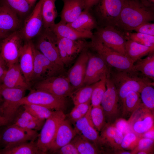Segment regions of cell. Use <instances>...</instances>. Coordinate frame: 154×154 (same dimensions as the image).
<instances>
[{"mask_svg": "<svg viewBox=\"0 0 154 154\" xmlns=\"http://www.w3.org/2000/svg\"><path fill=\"white\" fill-rule=\"evenodd\" d=\"M43 0H39L25 21L20 32L23 39L31 40L40 32L43 27L41 10Z\"/></svg>", "mask_w": 154, "mask_h": 154, "instance_id": "ac0fdd59", "label": "cell"}, {"mask_svg": "<svg viewBox=\"0 0 154 154\" xmlns=\"http://www.w3.org/2000/svg\"><path fill=\"white\" fill-rule=\"evenodd\" d=\"M96 82L84 86L74 91L69 96L74 106L86 103L91 100L93 89Z\"/></svg>", "mask_w": 154, "mask_h": 154, "instance_id": "e575fe53", "label": "cell"}, {"mask_svg": "<svg viewBox=\"0 0 154 154\" xmlns=\"http://www.w3.org/2000/svg\"><path fill=\"white\" fill-rule=\"evenodd\" d=\"M35 48L31 40L26 41L22 47L19 60L21 72L27 82L30 84L33 72Z\"/></svg>", "mask_w": 154, "mask_h": 154, "instance_id": "44dd1931", "label": "cell"}, {"mask_svg": "<svg viewBox=\"0 0 154 154\" xmlns=\"http://www.w3.org/2000/svg\"><path fill=\"white\" fill-rule=\"evenodd\" d=\"M112 123L118 130L121 132L124 136L130 132L129 125L127 120L122 118H117Z\"/></svg>", "mask_w": 154, "mask_h": 154, "instance_id": "bcb514c9", "label": "cell"}, {"mask_svg": "<svg viewBox=\"0 0 154 154\" xmlns=\"http://www.w3.org/2000/svg\"><path fill=\"white\" fill-rule=\"evenodd\" d=\"M56 0H43L41 12L43 21V27L46 31L52 32L55 24L57 12L55 5Z\"/></svg>", "mask_w": 154, "mask_h": 154, "instance_id": "f1b7e54d", "label": "cell"}, {"mask_svg": "<svg viewBox=\"0 0 154 154\" xmlns=\"http://www.w3.org/2000/svg\"><path fill=\"white\" fill-rule=\"evenodd\" d=\"M154 8L147 7L139 0H125L115 27L124 33L140 25L154 20Z\"/></svg>", "mask_w": 154, "mask_h": 154, "instance_id": "6da1fadb", "label": "cell"}, {"mask_svg": "<svg viewBox=\"0 0 154 154\" xmlns=\"http://www.w3.org/2000/svg\"><path fill=\"white\" fill-rule=\"evenodd\" d=\"M153 148L140 151L137 154H149L153 153Z\"/></svg>", "mask_w": 154, "mask_h": 154, "instance_id": "11a10c76", "label": "cell"}, {"mask_svg": "<svg viewBox=\"0 0 154 154\" xmlns=\"http://www.w3.org/2000/svg\"><path fill=\"white\" fill-rule=\"evenodd\" d=\"M91 105L90 100L86 103L74 106L69 114L70 119L75 123L86 115Z\"/></svg>", "mask_w": 154, "mask_h": 154, "instance_id": "60d3db41", "label": "cell"}, {"mask_svg": "<svg viewBox=\"0 0 154 154\" xmlns=\"http://www.w3.org/2000/svg\"><path fill=\"white\" fill-rule=\"evenodd\" d=\"M140 135L142 138H148L154 140V126Z\"/></svg>", "mask_w": 154, "mask_h": 154, "instance_id": "f907efd6", "label": "cell"}, {"mask_svg": "<svg viewBox=\"0 0 154 154\" xmlns=\"http://www.w3.org/2000/svg\"><path fill=\"white\" fill-rule=\"evenodd\" d=\"M135 62L131 70L139 72L146 77L154 80V53L149 54L144 59H139Z\"/></svg>", "mask_w": 154, "mask_h": 154, "instance_id": "1f68e13d", "label": "cell"}, {"mask_svg": "<svg viewBox=\"0 0 154 154\" xmlns=\"http://www.w3.org/2000/svg\"><path fill=\"white\" fill-rule=\"evenodd\" d=\"M32 104L46 107L53 111H63L66 108L65 99L56 97L45 91L35 89L31 90L29 94L19 102L20 106Z\"/></svg>", "mask_w": 154, "mask_h": 154, "instance_id": "5b68a950", "label": "cell"}, {"mask_svg": "<svg viewBox=\"0 0 154 154\" xmlns=\"http://www.w3.org/2000/svg\"><path fill=\"white\" fill-rule=\"evenodd\" d=\"M154 140L141 137L137 146L130 151L131 154H136L141 151L153 148Z\"/></svg>", "mask_w": 154, "mask_h": 154, "instance_id": "ee69618b", "label": "cell"}, {"mask_svg": "<svg viewBox=\"0 0 154 154\" xmlns=\"http://www.w3.org/2000/svg\"><path fill=\"white\" fill-rule=\"evenodd\" d=\"M125 0H99L96 11L103 26L114 27L119 16Z\"/></svg>", "mask_w": 154, "mask_h": 154, "instance_id": "ba28073f", "label": "cell"}, {"mask_svg": "<svg viewBox=\"0 0 154 154\" xmlns=\"http://www.w3.org/2000/svg\"><path fill=\"white\" fill-rule=\"evenodd\" d=\"M10 121L6 117L0 115V127L7 125Z\"/></svg>", "mask_w": 154, "mask_h": 154, "instance_id": "db71d44e", "label": "cell"}, {"mask_svg": "<svg viewBox=\"0 0 154 154\" xmlns=\"http://www.w3.org/2000/svg\"><path fill=\"white\" fill-rule=\"evenodd\" d=\"M86 50L79 54L74 64L67 73L66 76L74 90L84 85L89 58L88 52Z\"/></svg>", "mask_w": 154, "mask_h": 154, "instance_id": "d6986e66", "label": "cell"}, {"mask_svg": "<svg viewBox=\"0 0 154 154\" xmlns=\"http://www.w3.org/2000/svg\"><path fill=\"white\" fill-rule=\"evenodd\" d=\"M0 90L3 100L2 108L3 116L11 122L15 118L19 107V102L24 96L27 89L7 88L0 84Z\"/></svg>", "mask_w": 154, "mask_h": 154, "instance_id": "30bf717a", "label": "cell"}, {"mask_svg": "<svg viewBox=\"0 0 154 154\" xmlns=\"http://www.w3.org/2000/svg\"><path fill=\"white\" fill-rule=\"evenodd\" d=\"M52 32L57 37L64 38L73 40L91 38L93 36L92 31L80 32L61 21L55 24Z\"/></svg>", "mask_w": 154, "mask_h": 154, "instance_id": "4316f807", "label": "cell"}, {"mask_svg": "<svg viewBox=\"0 0 154 154\" xmlns=\"http://www.w3.org/2000/svg\"><path fill=\"white\" fill-rule=\"evenodd\" d=\"M154 86L149 85L143 88L140 93L143 104L147 108L153 112L154 109Z\"/></svg>", "mask_w": 154, "mask_h": 154, "instance_id": "ab89813d", "label": "cell"}, {"mask_svg": "<svg viewBox=\"0 0 154 154\" xmlns=\"http://www.w3.org/2000/svg\"><path fill=\"white\" fill-rule=\"evenodd\" d=\"M2 40H0V53L1 51V42H2Z\"/></svg>", "mask_w": 154, "mask_h": 154, "instance_id": "91938a15", "label": "cell"}, {"mask_svg": "<svg viewBox=\"0 0 154 154\" xmlns=\"http://www.w3.org/2000/svg\"><path fill=\"white\" fill-rule=\"evenodd\" d=\"M1 149L0 148V150H1Z\"/></svg>", "mask_w": 154, "mask_h": 154, "instance_id": "94428289", "label": "cell"}, {"mask_svg": "<svg viewBox=\"0 0 154 154\" xmlns=\"http://www.w3.org/2000/svg\"><path fill=\"white\" fill-rule=\"evenodd\" d=\"M133 30L137 32L154 36V24L145 22L136 27Z\"/></svg>", "mask_w": 154, "mask_h": 154, "instance_id": "f6af8a7d", "label": "cell"}, {"mask_svg": "<svg viewBox=\"0 0 154 154\" xmlns=\"http://www.w3.org/2000/svg\"><path fill=\"white\" fill-rule=\"evenodd\" d=\"M141 103L139 93L133 91L128 92L122 102L123 116L131 114L139 106Z\"/></svg>", "mask_w": 154, "mask_h": 154, "instance_id": "836d02e7", "label": "cell"}, {"mask_svg": "<svg viewBox=\"0 0 154 154\" xmlns=\"http://www.w3.org/2000/svg\"><path fill=\"white\" fill-rule=\"evenodd\" d=\"M22 74L19 64H13L8 67L1 84L7 88L29 89L30 84L27 82Z\"/></svg>", "mask_w": 154, "mask_h": 154, "instance_id": "cb8c5ba5", "label": "cell"}, {"mask_svg": "<svg viewBox=\"0 0 154 154\" xmlns=\"http://www.w3.org/2000/svg\"><path fill=\"white\" fill-rule=\"evenodd\" d=\"M92 107L91 105L86 115L75 122L74 128L77 134L82 135L95 144L99 149L98 141L100 135L91 119L90 112Z\"/></svg>", "mask_w": 154, "mask_h": 154, "instance_id": "603a6c76", "label": "cell"}, {"mask_svg": "<svg viewBox=\"0 0 154 154\" xmlns=\"http://www.w3.org/2000/svg\"><path fill=\"white\" fill-rule=\"evenodd\" d=\"M141 137L133 132H129L123 137L121 145V147L125 150L132 151L137 145Z\"/></svg>", "mask_w": 154, "mask_h": 154, "instance_id": "b9f144b4", "label": "cell"}, {"mask_svg": "<svg viewBox=\"0 0 154 154\" xmlns=\"http://www.w3.org/2000/svg\"><path fill=\"white\" fill-rule=\"evenodd\" d=\"M77 134L70 122L66 118L60 124L48 151L53 153L70 143Z\"/></svg>", "mask_w": 154, "mask_h": 154, "instance_id": "7402d4cb", "label": "cell"}, {"mask_svg": "<svg viewBox=\"0 0 154 154\" xmlns=\"http://www.w3.org/2000/svg\"><path fill=\"white\" fill-rule=\"evenodd\" d=\"M145 6L150 8H154V0H139Z\"/></svg>", "mask_w": 154, "mask_h": 154, "instance_id": "f5cc1de1", "label": "cell"}, {"mask_svg": "<svg viewBox=\"0 0 154 154\" xmlns=\"http://www.w3.org/2000/svg\"><path fill=\"white\" fill-rule=\"evenodd\" d=\"M13 124L19 127L29 133L33 135H38L37 131L29 129L26 120L21 117L18 116L15 119H14V121Z\"/></svg>", "mask_w": 154, "mask_h": 154, "instance_id": "c3c4849f", "label": "cell"}, {"mask_svg": "<svg viewBox=\"0 0 154 154\" xmlns=\"http://www.w3.org/2000/svg\"><path fill=\"white\" fill-rule=\"evenodd\" d=\"M107 76L96 82L93 89L91 99V105L92 107L101 105L102 97L106 89Z\"/></svg>", "mask_w": 154, "mask_h": 154, "instance_id": "74e56055", "label": "cell"}, {"mask_svg": "<svg viewBox=\"0 0 154 154\" xmlns=\"http://www.w3.org/2000/svg\"><path fill=\"white\" fill-rule=\"evenodd\" d=\"M77 31L82 32L91 31L97 27V22L89 11L84 10L72 22L66 23Z\"/></svg>", "mask_w": 154, "mask_h": 154, "instance_id": "f546056e", "label": "cell"}, {"mask_svg": "<svg viewBox=\"0 0 154 154\" xmlns=\"http://www.w3.org/2000/svg\"><path fill=\"white\" fill-rule=\"evenodd\" d=\"M99 0H84V10L89 11L98 3Z\"/></svg>", "mask_w": 154, "mask_h": 154, "instance_id": "816d5d0a", "label": "cell"}, {"mask_svg": "<svg viewBox=\"0 0 154 154\" xmlns=\"http://www.w3.org/2000/svg\"><path fill=\"white\" fill-rule=\"evenodd\" d=\"M95 35L106 46L125 55V33L115 27L107 26L98 28Z\"/></svg>", "mask_w": 154, "mask_h": 154, "instance_id": "4fadbf2b", "label": "cell"}, {"mask_svg": "<svg viewBox=\"0 0 154 154\" xmlns=\"http://www.w3.org/2000/svg\"><path fill=\"white\" fill-rule=\"evenodd\" d=\"M31 6L32 7L35 4L37 0H27Z\"/></svg>", "mask_w": 154, "mask_h": 154, "instance_id": "680465c9", "label": "cell"}, {"mask_svg": "<svg viewBox=\"0 0 154 154\" xmlns=\"http://www.w3.org/2000/svg\"><path fill=\"white\" fill-rule=\"evenodd\" d=\"M34 89L45 91L64 99L69 96L74 91L67 76L62 74L35 82Z\"/></svg>", "mask_w": 154, "mask_h": 154, "instance_id": "8992f818", "label": "cell"}, {"mask_svg": "<svg viewBox=\"0 0 154 154\" xmlns=\"http://www.w3.org/2000/svg\"><path fill=\"white\" fill-rule=\"evenodd\" d=\"M17 13L5 2L0 5V30L7 33L16 31L20 25Z\"/></svg>", "mask_w": 154, "mask_h": 154, "instance_id": "d4e9b609", "label": "cell"}, {"mask_svg": "<svg viewBox=\"0 0 154 154\" xmlns=\"http://www.w3.org/2000/svg\"><path fill=\"white\" fill-rule=\"evenodd\" d=\"M88 43L91 48L101 57L109 66L119 70H131L134 64L126 56L106 46L96 35Z\"/></svg>", "mask_w": 154, "mask_h": 154, "instance_id": "3957f363", "label": "cell"}, {"mask_svg": "<svg viewBox=\"0 0 154 154\" xmlns=\"http://www.w3.org/2000/svg\"><path fill=\"white\" fill-rule=\"evenodd\" d=\"M87 63L83 86L96 83L106 76L110 68L104 60L97 54L88 52Z\"/></svg>", "mask_w": 154, "mask_h": 154, "instance_id": "9a60e30c", "label": "cell"}, {"mask_svg": "<svg viewBox=\"0 0 154 154\" xmlns=\"http://www.w3.org/2000/svg\"><path fill=\"white\" fill-rule=\"evenodd\" d=\"M54 153L59 154H79L75 146L71 142L61 147Z\"/></svg>", "mask_w": 154, "mask_h": 154, "instance_id": "7dc6e473", "label": "cell"}, {"mask_svg": "<svg viewBox=\"0 0 154 154\" xmlns=\"http://www.w3.org/2000/svg\"><path fill=\"white\" fill-rule=\"evenodd\" d=\"M126 40L129 39L148 46H154V36L138 32L125 33Z\"/></svg>", "mask_w": 154, "mask_h": 154, "instance_id": "f35d334b", "label": "cell"}, {"mask_svg": "<svg viewBox=\"0 0 154 154\" xmlns=\"http://www.w3.org/2000/svg\"><path fill=\"white\" fill-rule=\"evenodd\" d=\"M56 37L60 57L64 66H68L78 55L88 48V43L84 39L73 40Z\"/></svg>", "mask_w": 154, "mask_h": 154, "instance_id": "7c38bea8", "label": "cell"}, {"mask_svg": "<svg viewBox=\"0 0 154 154\" xmlns=\"http://www.w3.org/2000/svg\"><path fill=\"white\" fill-rule=\"evenodd\" d=\"M5 2L17 13L21 15L27 13L32 7L27 0H5Z\"/></svg>", "mask_w": 154, "mask_h": 154, "instance_id": "7bdbcfd3", "label": "cell"}, {"mask_svg": "<svg viewBox=\"0 0 154 154\" xmlns=\"http://www.w3.org/2000/svg\"><path fill=\"white\" fill-rule=\"evenodd\" d=\"M3 102V98L0 90V115L3 116L2 112V105Z\"/></svg>", "mask_w": 154, "mask_h": 154, "instance_id": "9f6ffc18", "label": "cell"}, {"mask_svg": "<svg viewBox=\"0 0 154 154\" xmlns=\"http://www.w3.org/2000/svg\"><path fill=\"white\" fill-rule=\"evenodd\" d=\"M23 39L20 32L15 31L2 40L0 53L8 68L18 63Z\"/></svg>", "mask_w": 154, "mask_h": 154, "instance_id": "8fae6325", "label": "cell"}, {"mask_svg": "<svg viewBox=\"0 0 154 154\" xmlns=\"http://www.w3.org/2000/svg\"><path fill=\"white\" fill-rule=\"evenodd\" d=\"M38 135L29 133L13 124L6 127L0 133V147L2 146V149L8 148L24 142L34 141Z\"/></svg>", "mask_w": 154, "mask_h": 154, "instance_id": "2e32d148", "label": "cell"}, {"mask_svg": "<svg viewBox=\"0 0 154 154\" xmlns=\"http://www.w3.org/2000/svg\"><path fill=\"white\" fill-rule=\"evenodd\" d=\"M154 46H146L132 40H127L125 44V56L134 64L148 54L154 53Z\"/></svg>", "mask_w": 154, "mask_h": 154, "instance_id": "83f0119b", "label": "cell"}, {"mask_svg": "<svg viewBox=\"0 0 154 154\" xmlns=\"http://www.w3.org/2000/svg\"><path fill=\"white\" fill-rule=\"evenodd\" d=\"M109 75L122 103L129 92L133 91L140 93L145 86H154V82L151 79L137 71L119 70L116 69L114 70L110 68Z\"/></svg>", "mask_w": 154, "mask_h": 154, "instance_id": "7a4b0ae2", "label": "cell"}, {"mask_svg": "<svg viewBox=\"0 0 154 154\" xmlns=\"http://www.w3.org/2000/svg\"><path fill=\"white\" fill-rule=\"evenodd\" d=\"M8 69V67L0 53V84L3 78Z\"/></svg>", "mask_w": 154, "mask_h": 154, "instance_id": "681fc988", "label": "cell"}, {"mask_svg": "<svg viewBox=\"0 0 154 154\" xmlns=\"http://www.w3.org/2000/svg\"><path fill=\"white\" fill-rule=\"evenodd\" d=\"M36 142L34 141L26 142L6 149H2L0 154H41Z\"/></svg>", "mask_w": 154, "mask_h": 154, "instance_id": "d6a6232c", "label": "cell"}, {"mask_svg": "<svg viewBox=\"0 0 154 154\" xmlns=\"http://www.w3.org/2000/svg\"><path fill=\"white\" fill-rule=\"evenodd\" d=\"M63 6L60 15V21L71 23L80 15L85 8L84 0H62Z\"/></svg>", "mask_w": 154, "mask_h": 154, "instance_id": "484cf974", "label": "cell"}, {"mask_svg": "<svg viewBox=\"0 0 154 154\" xmlns=\"http://www.w3.org/2000/svg\"><path fill=\"white\" fill-rule=\"evenodd\" d=\"M36 48L50 61L64 69L59 52L57 38L52 32L45 31L39 38Z\"/></svg>", "mask_w": 154, "mask_h": 154, "instance_id": "e0dca14e", "label": "cell"}, {"mask_svg": "<svg viewBox=\"0 0 154 154\" xmlns=\"http://www.w3.org/2000/svg\"><path fill=\"white\" fill-rule=\"evenodd\" d=\"M90 115L93 124L98 131H100L107 123L103 108L100 105L92 107Z\"/></svg>", "mask_w": 154, "mask_h": 154, "instance_id": "8d00e7d4", "label": "cell"}, {"mask_svg": "<svg viewBox=\"0 0 154 154\" xmlns=\"http://www.w3.org/2000/svg\"><path fill=\"white\" fill-rule=\"evenodd\" d=\"M66 117L63 111H54L53 114L46 120L36 142L37 147L42 154L48 151L58 127Z\"/></svg>", "mask_w": 154, "mask_h": 154, "instance_id": "277c9868", "label": "cell"}, {"mask_svg": "<svg viewBox=\"0 0 154 154\" xmlns=\"http://www.w3.org/2000/svg\"><path fill=\"white\" fill-rule=\"evenodd\" d=\"M22 106L24 110L37 118L43 120H46L54 111L45 107L36 104H26Z\"/></svg>", "mask_w": 154, "mask_h": 154, "instance_id": "d590c367", "label": "cell"}, {"mask_svg": "<svg viewBox=\"0 0 154 154\" xmlns=\"http://www.w3.org/2000/svg\"><path fill=\"white\" fill-rule=\"evenodd\" d=\"M130 132L139 135L154 126V114L142 103L127 120Z\"/></svg>", "mask_w": 154, "mask_h": 154, "instance_id": "5bb4252c", "label": "cell"}, {"mask_svg": "<svg viewBox=\"0 0 154 154\" xmlns=\"http://www.w3.org/2000/svg\"><path fill=\"white\" fill-rule=\"evenodd\" d=\"M64 71V69L50 61L35 47L31 84L62 74Z\"/></svg>", "mask_w": 154, "mask_h": 154, "instance_id": "52a82bcc", "label": "cell"}, {"mask_svg": "<svg viewBox=\"0 0 154 154\" xmlns=\"http://www.w3.org/2000/svg\"><path fill=\"white\" fill-rule=\"evenodd\" d=\"M100 131L98 143L101 151L103 147L113 150L114 152L122 149L121 145L124 136L112 123H107Z\"/></svg>", "mask_w": 154, "mask_h": 154, "instance_id": "ffe728a7", "label": "cell"}, {"mask_svg": "<svg viewBox=\"0 0 154 154\" xmlns=\"http://www.w3.org/2000/svg\"><path fill=\"white\" fill-rule=\"evenodd\" d=\"M70 142L75 146L79 154H96L102 152L95 144L81 134H77Z\"/></svg>", "mask_w": 154, "mask_h": 154, "instance_id": "4dcf8cb0", "label": "cell"}, {"mask_svg": "<svg viewBox=\"0 0 154 154\" xmlns=\"http://www.w3.org/2000/svg\"><path fill=\"white\" fill-rule=\"evenodd\" d=\"M8 35L7 33L3 32L0 30V39H3Z\"/></svg>", "mask_w": 154, "mask_h": 154, "instance_id": "6f0895ef", "label": "cell"}, {"mask_svg": "<svg viewBox=\"0 0 154 154\" xmlns=\"http://www.w3.org/2000/svg\"><path fill=\"white\" fill-rule=\"evenodd\" d=\"M109 72L107 76L106 89L101 105L103 110L107 123L111 124L118 118L119 99L117 90L110 77Z\"/></svg>", "mask_w": 154, "mask_h": 154, "instance_id": "9c48e42d", "label": "cell"}]
</instances>
